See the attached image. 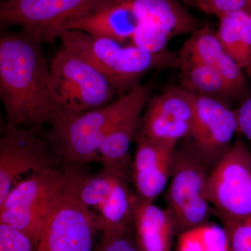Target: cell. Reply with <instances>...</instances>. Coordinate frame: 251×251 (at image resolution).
<instances>
[{
  "label": "cell",
  "instance_id": "cell-1",
  "mask_svg": "<svg viewBox=\"0 0 251 251\" xmlns=\"http://www.w3.org/2000/svg\"><path fill=\"white\" fill-rule=\"evenodd\" d=\"M39 41L25 31L0 36V97L6 123L40 126L55 118L50 68Z\"/></svg>",
  "mask_w": 251,
  "mask_h": 251
},
{
  "label": "cell",
  "instance_id": "cell-2",
  "mask_svg": "<svg viewBox=\"0 0 251 251\" xmlns=\"http://www.w3.org/2000/svg\"><path fill=\"white\" fill-rule=\"evenodd\" d=\"M64 49L72 51L97 69L120 97L141 85L142 77L151 72L174 67L177 53L147 52L111 39H100L80 31H67L59 36Z\"/></svg>",
  "mask_w": 251,
  "mask_h": 251
},
{
  "label": "cell",
  "instance_id": "cell-3",
  "mask_svg": "<svg viewBox=\"0 0 251 251\" xmlns=\"http://www.w3.org/2000/svg\"><path fill=\"white\" fill-rule=\"evenodd\" d=\"M77 198L90 210L101 234L133 229L130 172L103 168L88 173L82 166L66 165Z\"/></svg>",
  "mask_w": 251,
  "mask_h": 251
},
{
  "label": "cell",
  "instance_id": "cell-4",
  "mask_svg": "<svg viewBox=\"0 0 251 251\" xmlns=\"http://www.w3.org/2000/svg\"><path fill=\"white\" fill-rule=\"evenodd\" d=\"M50 68L56 112L52 122L103 108L118 94L96 68L64 48L54 55Z\"/></svg>",
  "mask_w": 251,
  "mask_h": 251
},
{
  "label": "cell",
  "instance_id": "cell-5",
  "mask_svg": "<svg viewBox=\"0 0 251 251\" xmlns=\"http://www.w3.org/2000/svg\"><path fill=\"white\" fill-rule=\"evenodd\" d=\"M117 0H3L1 28L20 26L41 44H54L71 23L108 7Z\"/></svg>",
  "mask_w": 251,
  "mask_h": 251
},
{
  "label": "cell",
  "instance_id": "cell-6",
  "mask_svg": "<svg viewBox=\"0 0 251 251\" xmlns=\"http://www.w3.org/2000/svg\"><path fill=\"white\" fill-rule=\"evenodd\" d=\"M205 196L221 223L251 217V150L242 136L209 173Z\"/></svg>",
  "mask_w": 251,
  "mask_h": 251
},
{
  "label": "cell",
  "instance_id": "cell-7",
  "mask_svg": "<svg viewBox=\"0 0 251 251\" xmlns=\"http://www.w3.org/2000/svg\"><path fill=\"white\" fill-rule=\"evenodd\" d=\"M126 94L111 103L76 117L51 122L44 134L55 156L64 164L84 166L97 162L104 135L125 106Z\"/></svg>",
  "mask_w": 251,
  "mask_h": 251
},
{
  "label": "cell",
  "instance_id": "cell-8",
  "mask_svg": "<svg viewBox=\"0 0 251 251\" xmlns=\"http://www.w3.org/2000/svg\"><path fill=\"white\" fill-rule=\"evenodd\" d=\"M65 177L64 167L32 173L0 204V224L27 235L36 245Z\"/></svg>",
  "mask_w": 251,
  "mask_h": 251
},
{
  "label": "cell",
  "instance_id": "cell-9",
  "mask_svg": "<svg viewBox=\"0 0 251 251\" xmlns=\"http://www.w3.org/2000/svg\"><path fill=\"white\" fill-rule=\"evenodd\" d=\"M176 146V160L165 200L177 235L209 221L211 206L205 196L210 172L187 142Z\"/></svg>",
  "mask_w": 251,
  "mask_h": 251
},
{
  "label": "cell",
  "instance_id": "cell-10",
  "mask_svg": "<svg viewBox=\"0 0 251 251\" xmlns=\"http://www.w3.org/2000/svg\"><path fill=\"white\" fill-rule=\"evenodd\" d=\"M65 177L35 245L36 251H94L100 233L90 210L76 196L67 167Z\"/></svg>",
  "mask_w": 251,
  "mask_h": 251
},
{
  "label": "cell",
  "instance_id": "cell-11",
  "mask_svg": "<svg viewBox=\"0 0 251 251\" xmlns=\"http://www.w3.org/2000/svg\"><path fill=\"white\" fill-rule=\"evenodd\" d=\"M39 129L5 126L0 138V204L23 175L57 168L58 158Z\"/></svg>",
  "mask_w": 251,
  "mask_h": 251
},
{
  "label": "cell",
  "instance_id": "cell-12",
  "mask_svg": "<svg viewBox=\"0 0 251 251\" xmlns=\"http://www.w3.org/2000/svg\"><path fill=\"white\" fill-rule=\"evenodd\" d=\"M239 133L234 109L216 99L196 94L192 128L185 141L209 172L228 151Z\"/></svg>",
  "mask_w": 251,
  "mask_h": 251
},
{
  "label": "cell",
  "instance_id": "cell-13",
  "mask_svg": "<svg viewBox=\"0 0 251 251\" xmlns=\"http://www.w3.org/2000/svg\"><path fill=\"white\" fill-rule=\"evenodd\" d=\"M196 99L181 86L168 87L150 99L135 135L177 145L191 133Z\"/></svg>",
  "mask_w": 251,
  "mask_h": 251
},
{
  "label": "cell",
  "instance_id": "cell-14",
  "mask_svg": "<svg viewBox=\"0 0 251 251\" xmlns=\"http://www.w3.org/2000/svg\"><path fill=\"white\" fill-rule=\"evenodd\" d=\"M153 82L141 84L126 94L125 106L110 126L99 146L102 168L130 172V144L134 140L142 113L151 99Z\"/></svg>",
  "mask_w": 251,
  "mask_h": 251
},
{
  "label": "cell",
  "instance_id": "cell-15",
  "mask_svg": "<svg viewBox=\"0 0 251 251\" xmlns=\"http://www.w3.org/2000/svg\"><path fill=\"white\" fill-rule=\"evenodd\" d=\"M134 140L136 150L130 169L133 191L137 197L153 202L171 179L177 145L138 135Z\"/></svg>",
  "mask_w": 251,
  "mask_h": 251
},
{
  "label": "cell",
  "instance_id": "cell-16",
  "mask_svg": "<svg viewBox=\"0 0 251 251\" xmlns=\"http://www.w3.org/2000/svg\"><path fill=\"white\" fill-rule=\"evenodd\" d=\"M133 228L141 251H171L176 225L168 209H163L135 196L132 198Z\"/></svg>",
  "mask_w": 251,
  "mask_h": 251
},
{
  "label": "cell",
  "instance_id": "cell-17",
  "mask_svg": "<svg viewBox=\"0 0 251 251\" xmlns=\"http://www.w3.org/2000/svg\"><path fill=\"white\" fill-rule=\"evenodd\" d=\"M138 21L132 0H117L95 14L71 23L67 31H80L100 39H111L120 44L131 42Z\"/></svg>",
  "mask_w": 251,
  "mask_h": 251
},
{
  "label": "cell",
  "instance_id": "cell-18",
  "mask_svg": "<svg viewBox=\"0 0 251 251\" xmlns=\"http://www.w3.org/2000/svg\"><path fill=\"white\" fill-rule=\"evenodd\" d=\"M138 23L145 25L173 39L192 34L202 25L176 0H132Z\"/></svg>",
  "mask_w": 251,
  "mask_h": 251
},
{
  "label": "cell",
  "instance_id": "cell-19",
  "mask_svg": "<svg viewBox=\"0 0 251 251\" xmlns=\"http://www.w3.org/2000/svg\"><path fill=\"white\" fill-rule=\"evenodd\" d=\"M174 67L179 69L180 83L186 90L228 105L230 102L237 100L214 68L193 58L181 50Z\"/></svg>",
  "mask_w": 251,
  "mask_h": 251
},
{
  "label": "cell",
  "instance_id": "cell-20",
  "mask_svg": "<svg viewBox=\"0 0 251 251\" xmlns=\"http://www.w3.org/2000/svg\"><path fill=\"white\" fill-rule=\"evenodd\" d=\"M181 50L193 58L214 68L226 82L235 80L241 72L237 63L223 47L216 32L204 25L192 33Z\"/></svg>",
  "mask_w": 251,
  "mask_h": 251
},
{
  "label": "cell",
  "instance_id": "cell-21",
  "mask_svg": "<svg viewBox=\"0 0 251 251\" xmlns=\"http://www.w3.org/2000/svg\"><path fill=\"white\" fill-rule=\"evenodd\" d=\"M216 34L225 50L241 69L251 63V15L238 11L219 17Z\"/></svg>",
  "mask_w": 251,
  "mask_h": 251
},
{
  "label": "cell",
  "instance_id": "cell-22",
  "mask_svg": "<svg viewBox=\"0 0 251 251\" xmlns=\"http://www.w3.org/2000/svg\"><path fill=\"white\" fill-rule=\"evenodd\" d=\"M178 251H229L228 235L224 226L209 221L180 234Z\"/></svg>",
  "mask_w": 251,
  "mask_h": 251
},
{
  "label": "cell",
  "instance_id": "cell-23",
  "mask_svg": "<svg viewBox=\"0 0 251 251\" xmlns=\"http://www.w3.org/2000/svg\"><path fill=\"white\" fill-rule=\"evenodd\" d=\"M171 38L161 31L138 23L130 44L152 53L166 50Z\"/></svg>",
  "mask_w": 251,
  "mask_h": 251
},
{
  "label": "cell",
  "instance_id": "cell-24",
  "mask_svg": "<svg viewBox=\"0 0 251 251\" xmlns=\"http://www.w3.org/2000/svg\"><path fill=\"white\" fill-rule=\"evenodd\" d=\"M228 235L229 251H251V216L222 223Z\"/></svg>",
  "mask_w": 251,
  "mask_h": 251
},
{
  "label": "cell",
  "instance_id": "cell-25",
  "mask_svg": "<svg viewBox=\"0 0 251 251\" xmlns=\"http://www.w3.org/2000/svg\"><path fill=\"white\" fill-rule=\"evenodd\" d=\"M197 9L218 17L238 11L251 15V0H196Z\"/></svg>",
  "mask_w": 251,
  "mask_h": 251
},
{
  "label": "cell",
  "instance_id": "cell-26",
  "mask_svg": "<svg viewBox=\"0 0 251 251\" xmlns=\"http://www.w3.org/2000/svg\"><path fill=\"white\" fill-rule=\"evenodd\" d=\"M94 251H141L136 239L134 228L122 233L101 234Z\"/></svg>",
  "mask_w": 251,
  "mask_h": 251
},
{
  "label": "cell",
  "instance_id": "cell-27",
  "mask_svg": "<svg viewBox=\"0 0 251 251\" xmlns=\"http://www.w3.org/2000/svg\"><path fill=\"white\" fill-rule=\"evenodd\" d=\"M0 251H36L32 241L7 225L0 224Z\"/></svg>",
  "mask_w": 251,
  "mask_h": 251
},
{
  "label": "cell",
  "instance_id": "cell-28",
  "mask_svg": "<svg viewBox=\"0 0 251 251\" xmlns=\"http://www.w3.org/2000/svg\"><path fill=\"white\" fill-rule=\"evenodd\" d=\"M234 112L237 119L239 134L244 135L251 150V90H248Z\"/></svg>",
  "mask_w": 251,
  "mask_h": 251
},
{
  "label": "cell",
  "instance_id": "cell-29",
  "mask_svg": "<svg viewBox=\"0 0 251 251\" xmlns=\"http://www.w3.org/2000/svg\"><path fill=\"white\" fill-rule=\"evenodd\" d=\"M181 1L188 5V6H191V7L196 8L197 9V5H196V0H181Z\"/></svg>",
  "mask_w": 251,
  "mask_h": 251
},
{
  "label": "cell",
  "instance_id": "cell-30",
  "mask_svg": "<svg viewBox=\"0 0 251 251\" xmlns=\"http://www.w3.org/2000/svg\"><path fill=\"white\" fill-rule=\"evenodd\" d=\"M247 74H249L250 76H251V63L250 65H249V67L247 68Z\"/></svg>",
  "mask_w": 251,
  "mask_h": 251
},
{
  "label": "cell",
  "instance_id": "cell-31",
  "mask_svg": "<svg viewBox=\"0 0 251 251\" xmlns=\"http://www.w3.org/2000/svg\"></svg>",
  "mask_w": 251,
  "mask_h": 251
}]
</instances>
